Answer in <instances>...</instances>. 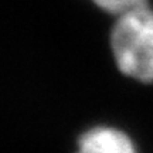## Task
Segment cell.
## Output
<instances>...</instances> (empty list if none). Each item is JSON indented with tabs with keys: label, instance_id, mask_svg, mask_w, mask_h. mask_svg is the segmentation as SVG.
<instances>
[{
	"label": "cell",
	"instance_id": "cell-3",
	"mask_svg": "<svg viewBox=\"0 0 153 153\" xmlns=\"http://www.w3.org/2000/svg\"><path fill=\"white\" fill-rule=\"evenodd\" d=\"M94 3L111 14L120 16L126 11L148 4V0H94Z\"/></svg>",
	"mask_w": 153,
	"mask_h": 153
},
{
	"label": "cell",
	"instance_id": "cell-2",
	"mask_svg": "<svg viewBox=\"0 0 153 153\" xmlns=\"http://www.w3.org/2000/svg\"><path fill=\"white\" fill-rule=\"evenodd\" d=\"M76 153H136V149L132 139L122 131L98 126L82 135Z\"/></svg>",
	"mask_w": 153,
	"mask_h": 153
},
{
	"label": "cell",
	"instance_id": "cell-1",
	"mask_svg": "<svg viewBox=\"0 0 153 153\" xmlns=\"http://www.w3.org/2000/svg\"><path fill=\"white\" fill-rule=\"evenodd\" d=\"M111 47L116 65L125 75L153 82V9L145 4L118 16Z\"/></svg>",
	"mask_w": 153,
	"mask_h": 153
}]
</instances>
